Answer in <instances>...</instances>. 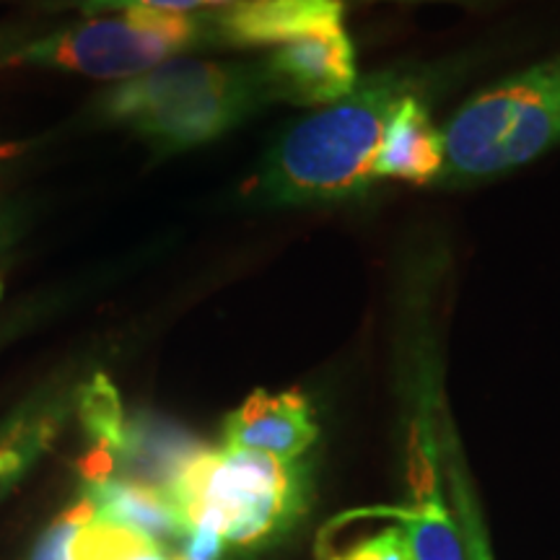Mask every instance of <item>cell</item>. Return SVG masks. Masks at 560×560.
I'll use <instances>...</instances> for the list:
<instances>
[{"label":"cell","mask_w":560,"mask_h":560,"mask_svg":"<svg viewBox=\"0 0 560 560\" xmlns=\"http://www.w3.org/2000/svg\"><path fill=\"white\" fill-rule=\"evenodd\" d=\"M423 70L389 68L359 79L342 100L280 136L255 190L268 206H319L363 195L376 182L384 130L397 102L425 89Z\"/></svg>","instance_id":"1"},{"label":"cell","mask_w":560,"mask_h":560,"mask_svg":"<svg viewBox=\"0 0 560 560\" xmlns=\"http://www.w3.org/2000/svg\"><path fill=\"white\" fill-rule=\"evenodd\" d=\"M265 104L272 94L260 60L179 58L109 89L102 115L159 153H179L223 138Z\"/></svg>","instance_id":"2"},{"label":"cell","mask_w":560,"mask_h":560,"mask_svg":"<svg viewBox=\"0 0 560 560\" xmlns=\"http://www.w3.org/2000/svg\"><path fill=\"white\" fill-rule=\"evenodd\" d=\"M161 486L187 532H219L236 548L272 540L306 509V470L296 459L229 446L177 454Z\"/></svg>","instance_id":"3"},{"label":"cell","mask_w":560,"mask_h":560,"mask_svg":"<svg viewBox=\"0 0 560 560\" xmlns=\"http://www.w3.org/2000/svg\"><path fill=\"white\" fill-rule=\"evenodd\" d=\"M560 145V55L480 91L444 128V185L509 174Z\"/></svg>","instance_id":"4"},{"label":"cell","mask_w":560,"mask_h":560,"mask_svg":"<svg viewBox=\"0 0 560 560\" xmlns=\"http://www.w3.org/2000/svg\"><path fill=\"white\" fill-rule=\"evenodd\" d=\"M208 47H219L210 9H128L86 16V21L66 26L50 37L30 42L3 62L60 68L89 79L128 81Z\"/></svg>","instance_id":"5"},{"label":"cell","mask_w":560,"mask_h":560,"mask_svg":"<svg viewBox=\"0 0 560 560\" xmlns=\"http://www.w3.org/2000/svg\"><path fill=\"white\" fill-rule=\"evenodd\" d=\"M260 66L272 102L296 107H327L348 96L361 79L346 24L327 26L268 50Z\"/></svg>","instance_id":"6"},{"label":"cell","mask_w":560,"mask_h":560,"mask_svg":"<svg viewBox=\"0 0 560 560\" xmlns=\"http://www.w3.org/2000/svg\"><path fill=\"white\" fill-rule=\"evenodd\" d=\"M213 11L219 47L276 50L327 26L346 24L342 0H236Z\"/></svg>","instance_id":"7"},{"label":"cell","mask_w":560,"mask_h":560,"mask_svg":"<svg viewBox=\"0 0 560 560\" xmlns=\"http://www.w3.org/2000/svg\"><path fill=\"white\" fill-rule=\"evenodd\" d=\"M317 436L314 410L301 392H252L223 423V446L278 459H299Z\"/></svg>","instance_id":"8"},{"label":"cell","mask_w":560,"mask_h":560,"mask_svg":"<svg viewBox=\"0 0 560 560\" xmlns=\"http://www.w3.org/2000/svg\"><path fill=\"white\" fill-rule=\"evenodd\" d=\"M444 164V130H436L425 104V89H418L402 96L392 112L376 156V179L429 185L441 182Z\"/></svg>","instance_id":"9"},{"label":"cell","mask_w":560,"mask_h":560,"mask_svg":"<svg viewBox=\"0 0 560 560\" xmlns=\"http://www.w3.org/2000/svg\"><path fill=\"white\" fill-rule=\"evenodd\" d=\"M75 402L79 392L73 395L66 387L45 389L0 420V501L52 450Z\"/></svg>","instance_id":"10"},{"label":"cell","mask_w":560,"mask_h":560,"mask_svg":"<svg viewBox=\"0 0 560 560\" xmlns=\"http://www.w3.org/2000/svg\"><path fill=\"white\" fill-rule=\"evenodd\" d=\"M81 493L89 495L96 514L104 520L120 522L140 532L161 550L179 545L187 537L185 520L164 486L109 475L102 480H83Z\"/></svg>","instance_id":"11"},{"label":"cell","mask_w":560,"mask_h":560,"mask_svg":"<svg viewBox=\"0 0 560 560\" xmlns=\"http://www.w3.org/2000/svg\"><path fill=\"white\" fill-rule=\"evenodd\" d=\"M408 535L412 560H467L459 524L441 499L431 472L416 478V495L408 509L397 511Z\"/></svg>","instance_id":"12"},{"label":"cell","mask_w":560,"mask_h":560,"mask_svg":"<svg viewBox=\"0 0 560 560\" xmlns=\"http://www.w3.org/2000/svg\"><path fill=\"white\" fill-rule=\"evenodd\" d=\"M75 410H79L83 429L94 441V452L107 454L120 465V459L130 452V431L125 425L122 402L115 384L104 374H96L79 389Z\"/></svg>","instance_id":"13"},{"label":"cell","mask_w":560,"mask_h":560,"mask_svg":"<svg viewBox=\"0 0 560 560\" xmlns=\"http://www.w3.org/2000/svg\"><path fill=\"white\" fill-rule=\"evenodd\" d=\"M151 552H166L140 532L120 522L91 516L70 542V560H132Z\"/></svg>","instance_id":"14"},{"label":"cell","mask_w":560,"mask_h":560,"mask_svg":"<svg viewBox=\"0 0 560 560\" xmlns=\"http://www.w3.org/2000/svg\"><path fill=\"white\" fill-rule=\"evenodd\" d=\"M236 0H52V9L79 11L83 16L128 11V9H156V11H208ZM402 3H457V0H402Z\"/></svg>","instance_id":"15"},{"label":"cell","mask_w":560,"mask_h":560,"mask_svg":"<svg viewBox=\"0 0 560 560\" xmlns=\"http://www.w3.org/2000/svg\"><path fill=\"white\" fill-rule=\"evenodd\" d=\"M91 516H96V506L91 503L86 493H81V499L70 509L62 511L58 520L45 529V535L39 537L37 548L32 552V560H70V542H73L75 532H79Z\"/></svg>","instance_id":"16"},{"label":"cell","mask_w":560,"mask_h":560,"mask_svg":"<svg viewBox=\"0 0 560 560\" xmlns=\"http://www.w3.org/2000/svg\"><path fill=\"white\" fill-rule=\"evenodd\" d=\"M452 482H454V506H457V524L462 529V540H465L467 560H493L490 558L488 537H486V529H482L480 511L475 506L470 486H467L465 478H462V472L457 470L452 472Z\"/></svg>","instance_id":"17"},{"label":"cell","mask_w":560,"mask_h":560,"mask_svg":"<svg viewBox=\"0 0 560 560\" xmlns=\"http://www.w3.org/2000/svg\"><path fill=\"white\" fill-rule=\"evenodd\" d=\"M325 560H412V550L400 524V527L382 529L380 535L363 537L346 552H330Z\"/></svg>","instance_id":"18"},{"label":"cell","mask_w":560,"mask_h":560,"mask_svg":"<svg viewBox=\"0 0 560 560\" xmlns=\"http://www.w3.org/2000/svg\"><path fill=\"white\" fill-rule=\"evenodd\" d=\"M223 550H226V540L219 532L190 529L185 540L179 542L174 560H221Z\"/></svg>","instance_id":"19"},{"label":"cell","mask_w":560,"mask_h":560,"mask_svg":"<svg viewBox=\"0 0 560 560\" xmlns=\"http://www.w3.org/2000/svg\"><path fill=\"white\" fill-rule=\"evenodd\" d=\"M13 234H16V215L11 210L0 208V252L13 242Z\"/></svg>","instance_id":"20"},{"label":"cell","mask_w":560,"mask_h":560,"mask_svg":"<svg viewBox=\"0 0 560 560\" xmlns=\"http://www.w3.org/2000/svg\"><path fill=\"white\" fill-rule=\"evenodd\" d=\"M132 560H174V556H170V552H151V556H140Z\"/></svg>","instance_id":"21"},{"label":"cell","mask_w":560,"mask_h":560,"mask_svg":"<svg viewBox=\"0 0 560 560\" xmlns=\"http://www.w3.org/2000/svg\"><path fill=\"white\" fill-rule=\"evenodd\" d=\"M0 296H3V280H0Z\"/></svg>","instance_id":"22"}]
</instances>
